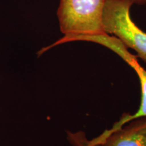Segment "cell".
Here are the masks:
<instances>
[{"instance_id":"obj_1","label":"cell","mask_w":146,"mask_h":146,"mask_svg":"<svg viewBox=\"0 0 146 146\" xmlns=\"http://www.w3.org/2000/svg\"><path fill=\"white\" fill-rule=\"evenodd\" d=\"M107 0H60L57 16L60 29L64 35L50 46L42 48L38 56L56 45L75 41H86L106 33L103 26V12Z\"/></svg>"},{"instance_id":"obj_2","label":"cell","mask_w":146,"mask_h":146,"mask_svg":"<svg viewBox=\"0 0 146 146\" xmlns=\"http://www.w3.org/2000/svg\"><path fill=\"white\" fill-rule=\"evenodd\" d=\"M133 3L127 0H107L103 12L105 32L119 39L146 62V33L133 23L130 15Z\"/></svg>"},{"instance_id":"obj_3","label":"cell","mask_w":146,"mask_h":146,"mask_svg":"<svg viewBox=\"0 0 146 146\" xmlns=\"http://www.w3.org/2000/svg\"><path fill=\"white\" fill-rule=\"evenodd\" d=\"M131 120L124 127L122 124L114 127L96 140L101 146H146V116Z\"/></svg>"},{"instance_id":"obj_4","label":"cell","mask_w":146,"mask_h":146,"mask_svg":"<svg viewBox=\"0 0 146 146\" xmlns=\"http://www.w3.org/2000/svg\"><path fill=\"white\" fill-rule=\"evenodd\" d=\"M137 74L140 81V85L141 88V102L138 111L133 116H129V120L134 118L146 116V70L142 68L139 64H137L133 68Z\"/></svg>"},{"instance_id":"obj_5","label":"cell","mask_w":146,"mask_h":146,"mask_svg":"<svg viewBox=\"0 0 146 146\" xmlns=\"http://www.w3.org/2000/svg\"><path fill=\"white\" fill-rule=\"evenodd\" d=\"M67 138L73 146H101L96 139L91 141L87 139L85 133L82 131L74 133L68 132Z\"/></svg>"},{"instance_id":"obj_6","label":"cell","mask_w":146,"mask_h":146,"mask_svg":"<svg viewBox=\"0 0 146 146\" xmlns=\"http://www.w3.org/2000/svg\"><path fill=\"white\" fill-rule=\"evenodd\" d=\"M127 1H130V2L133 3H137V4H145L146 3V0H127Z\"/></svg>"}]
</instances>
